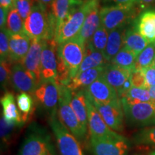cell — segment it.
Here are the masks:
<instances>
[{
    "label": "cell",
    "instance_id": "6da1fadb",
    "mask_svg": "<svg viewBox=\"0 0 155 155\" xmlns=\"http://www.w3.org/2000/svg\"><path fill=\"white\" fill-rule=\"evenodd\" d=\"M25 34L32 40L55 39V30L47 7L39 2L35 3L25 21Z\"/></svg>",
    "mask_w": 155,
    "mask_h": 155
},
{
    "label": "cell",
    "instance_id": "7a4b0ae2",
    "mask_svg": "<svg viewBox=\"0 0 155 155\" xmlns=\"http://www.w3.org/2000/svg\"><path fill=\"white\" fill-rule=\"evenodd\" d=\"M17 155H55L47 129L35 123L31 124Z\"/></svg>",
    "mask_w": 155,
    "mask_h": 155
},
{
    "label": "cell",
    "instance_id": "3957f363",
    "mask_svg": "<svg viewBox=\"0 0 155 155\" xmlns=\"http://www.w3.org/2000/svg\"><path fill=\"white\" fill-rule=\"evenodd\" d=\"M98 2L99 0H88L73 7L65 22L56 31L55 40L58 45L64 43L78 34L89 12Z\"/></svg>",
    "mask_w": 155,
    "mask_h": 155
},
{
    "label": "cell",
    "instance_id": "277c9868",
    "mask_svg": "<svg viewBox=\"0 0 155 155\" xmlns=\"http://www.w3.org/2000/svg\"><path fill=\"white\" fill-rule=\"evenodd\" d=\"M59 89L58 116L64 126L74 136L77 140L83 143L87 134L81 127L74 110L71 106L72 91L64 85H58Z\"/></svg>",
    "mask_w": 155,
    "mask_h": 155
},
{
    "label": "cell",
    "instance_id": "5b68a950",
    "mask_svg": "<svg viewBox=\"0 0 155 155\" xmlns=\"http://www.w3.org/2000/svg\"><path fill=\"white\" fill-rule=\"evenodd\" d=\"M127 123L133 127L155 126V101L131 104L121 98Z\"/></svg>",
    "mask_w": 155,
    "mask_h": 155
},
{
    "label": "cell",
    "instance_id": "8992f818",
    "mask_svg": "<svg viewBox=\"0 0 155 155\" xmlns=\"http://www.w3.org/2000/svg\"><path fill=\"white\" fill-rule=\"evenodd\" d=\"M58 111L49 116V124L61 155H83L77 139L64 126L57 115Z\"/></svg>",
    "mask_w": 155,
    "mask_h": 155
},
{
    "label": "cell",
    "instance_id": "52a82bcc",
    "mask_svg": "<svg viewBox=\"0 0 155 155\" xmlns=\"http://www.w3.org/2000/svg\"><path fill=\"white\" fill-rule=\"evenodd\" d=\"M86 44L76 36L64 43L58 45V53L71 73L72 79L77 74L78 70L85 57Z\"/></svg>",
    "mask_w": 155,
    "mask_h": 155
},
{
    "label": "cell",
    "instance_id": "ba28073f",
    "mask_svg": "<svg viewBox=\"0 0 155 155\" xmlns=\"http://www.w3.org/2000/svg\"><path fill=\"white\" fill-rule=\"evenodd\" d=\"M101 25L108 32L124 27L126 23L135 16L134 5H116L106 7L101 9Z\"/></svg>",
    "mask_w": 155,
    "mask_h": 155
},
{
    "label": "cell",
    "instance_id": "9c48e42d",
    "mask_svg": "<svg viewBox=\"0 0 155 155\" xmlns=\"http://www.w3.org/2000/svg\"><path fill=\"white\" fill-rule=\"evenodd\" d=\"M89 146L94 155H127L129 151V141L123 136L114 139L90 137Z\"/></svg>",
    "mask_w": 155,
    "mask_h": 155
},
{
    "label": "cell",
    "instance_id": "30bf717a",
    "mask_svg": "<svg viewBox=\"0 0 155 155\" xmlns=\"http://www.w3.org/2000/svg\"><path fill=\"white\" fill-rule=\"evenodd\" d=\"M58 45L55 39L44 40L41 54L42 81L56 82L58 78Z\"/></svg>",
    "mask_w": 155,
    "mask_h": 155
},
{
    "label": "cell",
    "instance_id": "8fae6325",
    "mask_svg": "<svg viewBox=\"0 0 155 155\" xmlns=\"http://www.w3.org/2000/svg\"><path fill=\"white\" fill-rule=\"evenodd\" d=\"M33 96L38 105L49 116L57 111L59 102V89L55 81H42Z\"/></svg>",
    "mask_w": 155,
    "mask_h": 155
},
{
    "label": "cell",
    "instance_id": "7c38bea8",
    "mask_svg": "<svg viewBox=\"0 0 155 155\" xmlns=\"http://www.w3.org/2000/svg\"><path fill=\"white\" fill-rule=\"evenodd\" d=\"M88 111V126L90 137L100 139L120 138L122 136L114 131L108 127L99 112L97 111L91 101L86 96Z\"/></svg>",
    "mask_w": 155,
    "mask_h": 155
},
{
    "label": "cell",
    "instance_id": "4fadbf2b",
    "mask_svg": "<svg viewBox=\"0 0 155 155\" xmlns=\"http://www.w3.org/2000/svg\"><path fill=\"white\" fill-rule=\"evenodd\" d=\"M92 103L108 127L116 131L123 130L124 112L121 98L105 104Z\"/></svg>",
    "mask_w": 155,
    "mask_h": 155
},
{
    "label": "cell",
    "instance_id": "5bb4252c",
    "mask_svg": "<svg viewBox=\"0 0 155 155\" xmlns=\"http://www.w3.org/2000/svg\"><path fill=\"white\" fill-rule=\"evenodd\" d=\"M10 82L17 91L32 95L40 85L36 77L21 63H15L12 66Z\"/></svg>",
    "mask_w": 155,
    "mask_h": 155
},
{
    "label": "cell",
    "instance_id": "9a60e30c",
    "mask_svg": "<svg viewBox=\"0 0 155 155\" xmlns=\"http://www.w3.org/2000/svg\"><path fill=\"white\" fill-rule=\"evenodd\" d=\"M86 96L92 102L105 104L120 98L117 92L101 75L85 89Z\"/></svg>",
    "mask_w": 155,
    "mask_h": 155
},
{
    "label": "cell",
    "instance_id": "2e32d148",
    "mask_svg": "<svg viewBox=\"0 0 155 155\" xmlns=\"http://www.w3.org/2000/svg\"><path fill=\"white\" fill-rule=\"evenodd\" d=\"M44 40H32L30 48L23 61L22 65L36 77L39 84L41 78V54Z\"/></svg>",
    "mask_w": 155,
    "mask_h": 155
},
{
    "label": "cell",
    "instance_id": "e0dca14e",
    "mask_svg": "<svg viewBox=\"0 0 155 155\" xmlns=\"http://www.w3.org/2000/svg\"><path fill=\"white\" fill-rule=\"evenodd\" d=\"M83 3L81 0H53L49 7V15L55 27V32L71 14L73 7Z\"/></svg>",
    "mask_w": 155,
    "mask_h": 155
},
{
    "label": "cell",
    "instance_id": "ac0fdd59",
    "mask_svg": "<svg viewBox=\"0 0 155 155\" xmlns=\"http://www.w3.org/2000/svg\"><path fill=\"white\" fill-rule=\"evenodd\" d=\"M31 43L32 39L27 35L9 33V61L14 63H22Z\"/></svg>",
    "mask_w": 155,
    "mask_h": 155
},
{
    "label": "cell",
    "instance_id": "d6986e66",
    "mask_svg": "<svg viewBox=\"0 0 155 155\" xmlns=\"http://www.w3.org/2000/svg\"><path fill=\"white\" fill-rule=\"evenodd\" d=\"M131 72L132 71L130 70L123 68L110 63L105 65L101 76L119 94L124 83L130 78Z\"/></svg>",
    "mask_w": 155,
    "mask_h": 155
},
{
    "label": "cell",
    "instance_id": "ffe728a7",
    "mask_svg": "<svg viewBox=\"0 0 155 155\" xmlns=\"http://www.w3.org/2000/svg\"><path fill=\"white\" fill-rule=\"evenodd\" d=\"M100 11L99 2H98L89 12L82 28L76 35L78 38L82 40L86 45L90 41L95 32L101 25Z\"/></svg>",
    "mask_w": 155,
    "mask_h": 155
},
{
    "label": "cell",
    "instance_id": "44dd1931",
    "mask_svg": "<svg viewBox=\"0 0 155 155\" xmlns=\"http://www.w3.org/2000/svg\"><path fill=\"white\" fill-rule=\"evenodd\" d=\"M1 104L2 106V115L9 124H15L17 127L24 125L22 116L17 108L15 103L14 94L11 92H5L1 98Z\"/></svg>",
    "mask_w": 155,
    "mask_h": 155
},
{
    "label": "cell",
    "instance_id": "7402d4cb",
    "mask_svg": "<svg viewBox=\"0 0 155 155\" xmlns=\"http://www.w3.org/2000/svg\"><path fill=\"white\" fill-rule=\"evenodd\" d=\"M104 67L105 66L94 68L83 71L75 75L67 87L72 92L86 89L101 75Z\"/></svg>",
    "mask_w": 155,
    "mask_h": 155
},
{
    "label": "cell",
    "instance_id": "603a6c76",
    "mask_svg": "<svg viewBox=\"0 0 155 155\" xmlns=\"http://www.w3.org/2000/svg\"><path fill=\"white\" fill-rule=\"evenodd\" d=\"M108 62L106 59L104 54L101 51L95 50L89 43L86 45L84 59L78 70L77 74H79L86 70L101 66H105Z\"/></svg>",
    "mask_w": 155,
    "mask_h": 155
},
{
    "label": "cell",
    "instance_id": "cb8c5ba5",
    "mask_svg": "<svg viewBox=\"0 0 155 155\" xmlns=\"http://www.w3.org/2000/svg\"><path fill=\"white\" fill-rule=\"evenodd\" d=\"M71 106L76 114L78 119L85 132L87 134L88 128V111H87L86 96L85 89L72 92Z\"/></svg>",
    "mask_w": 155,
    "mask_h": 155
},
{
    "label": "cell",
    "instance_id": "d4e9b609",
    "mask_svg": "<svg viewBox=\"0 0 155 155\" xmlns=\"http://www.w3.org/2000/svg\"><path fill=\"white\" fill-rule=\"evenodd\" d=\"M136 28L150 43L155 42V11H146L140 15Z\"/></svg>",
    "mask_w": 155,
    "mask_h": 155
},
{
    "label": "cell",
    "instance_id": "484cf974",
    "mask_svg": "<svg viewBox=\"0 0 155 155\" xmlns=\"http://www.w3.org/2000/svg\"><path fill=\"white\" fill-rule=\"evenodd\" d=\"M125 30L124 27L110 31L106 49L104 54L108 63L115 57V55L121 50L124 46V38Z\"/></svg>",
    "mask_w": 155,
    "mask_h": 155
},
{
    "label": "cell",
    "instance_id": "4316f807",
    "mask_svg": "<svg viewBox=\"0 0 155 155\" xmlns=\"http://www.w3.org/2000/svg\"><path fill=\"white\" fill-rule=\"evenodd\" d=\"M149 44L150 42L139 33L136 28H132L126 31L123 48L131 50L138 55Z\"/></svg>",
    "mask_w": 155,
    "mask_h": 155
},
{
    "label": "cell",
    "instance_id": "83f0119b",
    "mask_svg": "<svg viewBox=\"0 0 155 155\" xmlns=\"http://www.w3.org/2000/svg\"><path fill=\"white\" fill-rule=\"evenodd\" d=\"M134 144L140 147H152L155 148V126L140 129L133 136Z\"/></svg>",
    "mask_w": 155,
    "mask_h": 155
},
{
    "label": "cell",
    "instance_id": "f1b7e54d",
    "mask_svg": "<svg viewBox=\"0 0 155 155\" xmlns=\"http://www.w3.org/2000/svg\"><path fill=\"white\" fill-rule=\"evenodd\" d=\"M137 57V55L134 52L123 48L119 53L116 54L115 57L111 60L110 63L113 65L133 71L135 69Z\"/></svg>",
    "mask_w": 155,
    "mask_h": 155
},
{
    "label": "cell",
    "instance_id": "f546056e",
    "mask_svg": "<svg viewBox=\"0 0 155 155\" xmlns=\"http://www.w3.org/2000/svg\"><path fill=\"white\" fill-rule=\"evenodd\" d=\"M6 29L10 34H25V22L15 7L9 9Z\"/></svg>",
    "mask_w": 155,
    "mask_h": 155
},
{
    "label": "cell",
    "instance_id": "4dcf8cb0",
    "mask_svg": "<svg viewBox=\"0 0 155 155\" xmlns=\"http://www.w3.org/2000/svg\"><path fill=\"white\" fill-rule=\"evenodd\" d=\"M155 42H151L137 55L135 63L136 71H142L154 63Z\"/></svg>",
    "mask_w": 155,
    "mask_h": 155
},
{
    "label": "cell",
    "instance_id": "1f68e13d",
    "mask_svg": "<svg viewBox=\"0 0 155 155\" xmlns=\"http://www.w3.org/2000/svg\"><path fill=\"white\" fill-rule=\"evenodd\" d=\"M17 104L19 111L22 116L23 123L28 121V117L33 109L34 101L28 93H21L17 96Z\"/></svg>",
    "mask_w": 155,
    "mask_h": 155
},
{
    "label": "cell",
    "instance_id": "d6a6232c",
    "mask_svg": "<svg viewBox=\"0 0 155 155\" xmlns=\"http://www.w3.org/2000/svg\"><path fill=\"white\" fill-rule=\"evenodd\" d=\"M121 98H124L127 102L131 104L152 101L149 89L137 88L134 86L131 87L130 90Z\"/></svg>",
    "mask_w": 155,
    "mask_h": 155
},
{
    "label": "cell",
    "instance_id": "836d02e7",
    "mask_svg": "<svg viewBox=\"0 0 155 155\" xmlns=\"http://www.w3.org/2000/svg\"><path fill=\"white\" fill-rule=\"evenodd\" d=\"M108 34L109 32L102 25H100L88 43L90 44L95 50L104 53L107 45Z\"/></svg>",
    "mask_w": 155,
    "mask_h": 155
},
{
    "label": "cell",
    "instance_id": "e575fe53",
    "mask_svg": "<svg viewBox=\"0 0 155 155\" xmlns=\"http://www.w3.org/2000/svg\"><path fill=\"white\" fill-rule=\"evenodd\" d=\"M38 0H14V7L17 9L24 22L30 15L35 3Z\"/></svg>",
    "mask_w": 155,
    "mask_h": 155
},
{
    "label": "cell",
    "instance_id": "d590c367",
    "mask_svg": "<svg viewBox=\"0 0 155 155\" xmlns=\"http://www.w3.org/2000/svg\"><path fill=\"white\" fill-rule=\"evenodd\" d=\"M0 56L1 61L9 59V33L6 28L0 32Z\"/></svg>",
    "mask_w": 155,
    "mask_h": 155
},
{
    "label": "cell",
    "instance_id": "8d00e7d4",
    "mask_svg": "<svg viewBox=\"0 0 155 155\" xmlns=\"http://www.w3.org/2000/svg\"><path fill=\"white\" fill-rule=\"evenodd\" d=\"M12 62L9 60L1 61L0 64V82L2 88H5L9 81L12 75Z\"/></svg>",
    "mask_w": 155,
    "mask_h": 155
},
{
    "label": "cell",
    "instance_id": "74e56055",
    "mask_svg": "<svg viewBox=\"0 0 155 155\" xmlns=\"http://www.w3.org/2000/svg\"><path fill=\"white\" fill-rule=\"evenodd\" d=\"M15 127H17L15 124H9L6 121L4 116L2 114L1 116V138L2 140V143L5 144H9V139L12 134L13 130Z\"/></svg>",
    "mask_w": 155,
    "mask_h": 155
},
{
    "label": "cell",
    "instance_id": "f35d334b",
    "mask_svg": "<svg viewBox=\"0 0 155 155\" xmlns=\"http://www.w3.org/2000/svg\"><path fill=\"white\" fill-rule=\"evenodd\" d=\"M130 79L132 86L140 88H147L146 81L142 71H133L131 72Z\"/></svg>",
    "mask_w": 155,
    "mask_h": 155
},
{
    "label": "cell",
    "instance_id": "ab89813d",
    "mask_svg": "<svg viewBox=\"0 0 155 155\" xmlns=\"http://www.w3.org/2000/svg\"><path fill=\"white\" fill-rule=\"evenodd\" d=\"M146 81L147 88H150L155 85V65L154 64L142 70Z\"/></svg>",
    "mask_w": 155,
    "mask_h": 155
},
{
    "label": "cell",
    "instance_id": "60d3db41",
    "mask_svg": "<svg viewBox=\"0 0 155 155\" xmlns=\"http://www.w3.org/2000/svg\"><path fill=\"white\" fill-rule=\"evenodd\" d=\"M8 10V9L3 8V7L0 8V27H1V29L5 28L7 25V17L9 14Z\"/></svg>",
    "mask_w": 155,
    "mask_h": 155
},
{
    "label": "cell",
    "instance_id": "b9f144b4",
    "mask_svg": "<svg viewBox=\"0 0 155 155\" xmlns=\"http://www.w3.org/2000/svg\"><path fill=\"white\" fill-rule=\"evenodd\" d=\"M1 7L10 9L14 7V0H0Z\"/></svg>",
    "mask_w": 155,
    "mask_h": 155
},
{
    "label": "cell",
    "instance_id": "7bdbcfd3",
    "mask_svg": "<svg viewBox=\"0 0 155 155\" xmlns=\"http://www.w3.org/2000/svg\"><path fill=\"white\" fill-rule=\"evenodd\" d=\"M112 1L117 4V5L131 6L135 3V0H112Z\"/></svg>",
    "mask_w": 155,
    "mask_h": 155
},
{
    "label": "cell",
    "instance_id": "ee69618b",
    "mask_svg": "<svg viewBox=\"0 0 155 155\" xmlns=\"http://www.w3.org/2000/svg\"><path fill=\"white\" fill-rule=\"evenodd\" d=\"M154 2H155V0H135V2L139 4V5H150Z\"/></svg>",
    "mask_w": 155,
    "mask_h": 155
},
{
    "label": "cell",
    "instance_id": "f6af8a7d",
    "mask_svg": "<svg viewBox=\"0 0 155 155\" xmlns=\"http://www.w3.org/2000/svg\"><path fill=\"white\" fill-rule=\"evenodd\" d=\"M38 2L48 8V7H50V5H51L52 2H53V0H38Z\"/></svg>",
    "mask_w": 155,
    "mask_h": 155
},
{
    "label": "cell",
    "instance_id": "bcb514c9",
    "mask_svg": "<svg viewBox=\"0 0 155 155\" xmlns=\"http://www.w3.org/2000/svg\"><path fill=\"white\" fill-rule=\"evenodd\" d=\"M149 91H150V94L152 100L155 101V85L149 88Z\"/></svg>",
    "mask_w": 155,
    "mask_h": 155
},
{
    "label": "cell",
    "instance_id": "7dc6e473",
    "mask_svg": "<svg viewBox=\"0 0 155 155\" xmlns=\"http://www.w3.org/2000/svg\"><path fill=\"white\" fill-rule=\"evenodd\" d=\"M148 155H155V150H154L151 151V152L148 154Z\"/></svg>",
    "mask_w": 155,
    "mask_h": 155
},
{
    "label": "cell",
    "instance_id": "c3c4849f",
    "mask_svg": "<svg viewBox=\"0 0 155 155\" xmlns=\"http://www.w3.org/2000/svg\"><path fill=\"white\" fill-rule=\"evenodd\" d=\"M153 64L155 65V58H154V63H153Z\"/></svg>",
    "mask_w": 155,
    "mask_h": 155
},
{
    "label": "cell",
    "instance_id": "681fc988",
    "mask_svg": "<svg viewBox=\"0 0 155 155\" xmlns=\"http://www.w3.org/2000/svg\"><path fill=\"white\" fill-rule=\"evenodd\" d=\"M134 155H143V154H134Z\"/></svg>",
    "mask_w": 155,
    "mask_h": 155
},
{
    "label": "cell",
    "instance_id": "f907efd6",
    "mask_svg": "<svg viewBox=\"0 0 155 155\" xmlns=\"http://www.w3.org/2000/svg\"><path fill=\"white\" fill-rule=\"evenodd\" d=\"M154 150H155V148H154Z\"/></svg>",
    "mask_w": 155,
    "mask_h": 155
},
{
    "label": "cell",
    "instance_id": "816d5d0a",
    "mask_svg": "<svg viewBox=\"0 0 155 155\" xmlns=\"http://www.w3.org/2000/svg\"></svg>",
    "mask_w": 155,
    "mask_h": 155
}]
</instances>
